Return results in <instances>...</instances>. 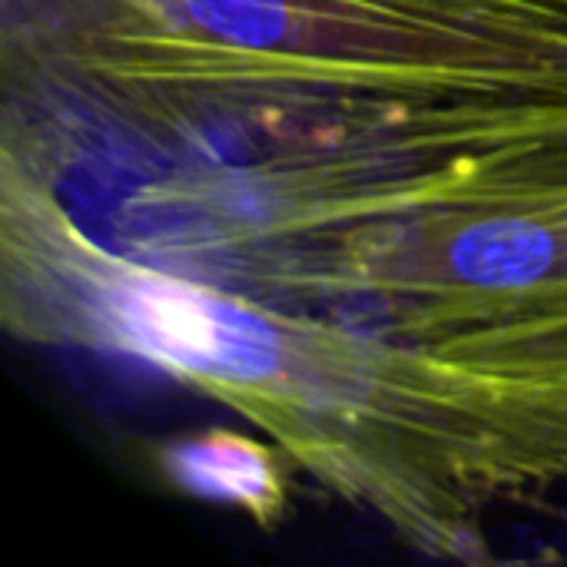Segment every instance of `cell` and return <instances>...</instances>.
Here are the masks:
<instances>
[{
    "label": "cell",
    "mask_w": 567,
    "mask_h": 567,
    "mask_svg": "<svg viewBox=\"0 0 567 567\" xmlns=\"http://www.w3.org/2000/svg\"><path fill=\"white\" fill-rule=\"evenodd\" d=\"M166 472L193 495L233 502L262 528L286 512V482L272 452L252 439L213 432L166 452Z\"/></svg>",
    "instance_id": "7a4b0ae2"
},
{
    "label": "cell",
    "mask_w": 567,
    "mask_h": 567,
    "mask_svg": "<svg viewBox=\"0 0 567 567\" xmlns=\"http://www.w3.org/2000/svg\"><path fill=\"white\" fill-rule=\"evenodd\" d=\"M13 60L86 246L206 289L256 395L567 412V0H37Z\"/></svg>",
    "instance_id": "6da1fadb"
}]
</instances>
